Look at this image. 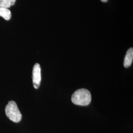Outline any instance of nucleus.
Wrapping results in <instances>:
<instances>
[{"label":"nucleus","instance_id":"7","mask_svg":"<svg viewBox=\"0 0 133 133\" xmlns=\"http://www.w3.org/2000/svg\"><path fill=\"white\" fill-rule=\"evenodd\" d=\"M102 2H104V3H105V2H107L108 0H101Z\"/></svg>","mask_w":133,"mask_h":133},{"label":"nucleus","instance_id":"3","mask_svg":"<svg viewBox=\"0 0 133 133\" xmlns=\"http://www.w3.org/2000/svg\"><path fill=\"white\" fill-rule=\"evenodd\" d=\"M32 74L34 86L35 88L38 89L41 81V68L38 63L35 64L34 66Z\"/></svg>","mask_w":133,"mask_h":133},{"label":"nucleus","instance_id":"5","mask_svg":"<svg viewBox=\"0 0 133 133\" xmlns=\"http://www.w3.org/2000/svg\"><path fill=\"white\" fill-rule=\"evenodd\" d=\"M0 16L5 20H9L11 17V14L9 9L0 7Z\"/></svg>","mask_w":133,"mask_h":133},{"label":"nucleus","instance_id":"6","mask_svg":"<svg viewBox=\"0 0 133 133\" xmlns=\"http://www.w3.org/2000/svg\"><path fill=\"white\" fill-rule=\"evenodd\" d=\"M15 2L16 0H0V7L9 9L14 5Z\"/></svg>","mask_w":133,"mask_h":133},{"label":"nucleus","instance_id":"1","mask_svg":"<svg viewBox=\"0 0 133 133\" xmlns=\"http://www.w3.org/2000/svg\"><path fill=\"white\" fill-rule=\"evenodd\" d=\"M72 102L76 105L86 106L90 104L91 101L90 92L84 88L76 91L71 96Z\"/></svg>","mask_w":133,"mask_h":133},{"label":"nucleus","instance_id":"2","mask_svg":"<svg viewBox=\"0 0 133 133\" xmlns=\"http://www.w3.org/2000/svg\"><path fill=\"white\" fill-rule=\"evenodd\" d=\"M5 112L6 116L14 122L18 123L22 119V114L14 101H11L9 102L6 105Z\"/></svg>","mask_w":133,"mask_h":133},{"label":"nucleus","instance_id":"4","mask_svg":"<svg viewBox=\"0 0 133 133\" xmlns=\"http://www.w3.org/2000/svg\"><path fill=\"white\" fill-rule=\"evenodd\" d=\"M133 60V48H130L127 51L125 55L124 61V66L125 68H128L131 65Z\"/></svg>","mask_w":133,"mask_h":133}]
</instances>
